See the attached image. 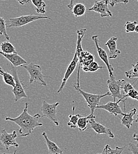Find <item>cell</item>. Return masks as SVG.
<instances>
[{"mask_svg": "<svg viewBox=\"0 0 138 154\" xmlns=\"http://www.w3.org/2000/svg\"><path fill=\"white\" fill-rule=\"evenodd\" d=\"M28 103L25 104V107L22 113L16 118L10 117H5V120L15 123L20 126L19 133L21 136H28L32 134L34 129L37 127H41L43 125L42 123H40L38 120L41 117L40 113L35 115H30L28 113Z\"/></svg>", "mask_w": 138, "mask_h": 154, "instance_id": "obj_1", "label": "cell"}, {"mask_svg": "<svg viewBox=\"0 0 138 154\" xmlns=\"http://www.w3.org/2000/svg\"><path fill=\"white\" fill-rule=\"evenodd\" d=\"M138 23L137 21H134L133 22L131 21H126L125 26L126 33H131L135 32L136 27L138 25Z\"/></svg>", "mask_w": 138, "mask_h": 154, "instance_id": "obj_27", "label": "cell"}, {"mask_svg": "<svg viewBox=\"0 0 138 154\" xmlns=\"http://www.w3.org/2000/svg\"><path fill=\"white\" fill-rule=\"evenodd\" d=\"M95 118H96V116L92 114H90L86 117L81 116L80 117L78 123V128L79 131L81 132L85 131L87 129V124L89 123V120L92 119H95Z\"/></svg>", "mask_w": 138, "mask_h": 154, "instance_id": "obj_18", "label": "cell"}, {"mask_svg": "<svg viewBox=\"0 0 138 154\" xmlns=\"http://www.w3.org/2000/svg\"><path fill=\"white\" fill-rule=\"evenodd\" d=\"M125 83L126 81L125 79L116 80L115 78H110L107 81L108 89L109 92L111 93V96L113 97L114 102H116V99L117 98L119 99L123 98L125 101L127 100L125 98L124 94L121 92V90H123V85Z\"/></svg>", "mask_w": 138, "mask_h": 154, "instance_id": "obj_6", "label": "cell"}, {"mask_svg": "<svg viewBox=\"0 0 138 154\" xmlns=\"http://www.w3.org/2000/svg\"><path fill=\"white\" fill-rule=\"evenodd\" d=\"M128 2H129V0H112L109 4L113 7L117 4L123 3L125 4H127Z\"/></svg>", "mask_w": 138, "mask_h": 154, "instance_id": "obj_32", "label": "cell"}, {"mask_svg": "<svg viewBox=\"0 0 138 154\" xmlns=\"http://www.w3.org/2000/svg\"><path fill=\"white\" fill-rule=\"evenodd\" d=\"M0 51L6 54H17V51L15 46L9 41L2 42L0 45Z\"/></svg>", "mask_w": 138, "mask_h": 154, "instance_id": "obj_19", "label": "cell"}, {"mask_svg": "<svg viewBox=\"0 0 138 154\" xmlns=\"http://www.w3.org/2000/svg\"><path fill=\"white\" fill-rule=\"evenodd\" d=\"M117 40L118 38L116 37L113 36L109 38L105 44L109 49V58L110 59H116L121 54V51L117 48Z\"/></svg>", "mask_w": 138, "mask_h": 154, "instance_id": "obj_14", "label": "cell"}, {"mask_svg": "<svg viewBox=\"0 0 138 154\" xmlns=\"http://www.w3.org/2000/svg\"><path fill=\"white\" fill-rule=\"evenodd\" d=\"M132 65V68L125 72V76L129 79L138 78V62L136 63H133Z\"/></svg>", "mask_w": 138, "mask_h": 154, "instance_id": "obj_24", "label": "cell"}, {"mask_svg": "<svg viewBox=\"0 0 138 154\" xmlns=\"http://www.w3.org/2000/svg\"><path fill=\"white\" fill-rule=\"evenodd\" d=\"M79 61V59L78 55V54L75 51L73 58L72 60L71 61V62L70 63L69 65L68 66V67L67 68V70L65 72L64 76L63 77V80H62V83H61V84L60 87L59 89L57 91V93H60L63 91V90L64 88L68 79H69L70 77L72 75V74H73V72L75 70V68H76V66H77V64H78Z\"/></svg>", "mask_w": 138, "mask_h": 154, "instance_id": "obj_12", "label": "cell"}, {"mask_svg": "<svg viewBox=\"0 0 138 154\" xmlns=\"http://www.w3.org/2000/svg\"><path fill=\"white\" fill-rule=\"evenodd\" d=\"M110 3V0H101L100 1H95L94 5L90 8L89 11H95L99 13L101 17H111L113 14L112 11L108 7V4Z\"/></svg>", "mask_w": 138, "mask_h": 154, "instance_id": "obj_10", "label": "cell"}, {"mask_svg": "<svg viewBox=\"0 0 138 154\" xmlns=\"http://www.w3.org/2000/svg\"><path fill=\"white\" fill-rule=\"evenodd\" d=\"M86 11V6L81 4V3H78L74 5L73 9L72 10V13L76 17H81L83 16Z\"/></svg>", "mask_w": 138, "mask_h": 154, "instance_id": "obj_21", "label": "cell"}, {"mask_svg": "<svg viewBox=\"0 0 138 154\" xmlns=\"http://www.w3.org/2000/svg\"><path fill=\"white\" fill-rule=\"evenodd\" d=\"M121 101L122 102H125L126 101L124 100L123 98L122 99H119L117 102H112V101H109L105 104L103 105H100L99 106L97 107L96 109H103L107 112H108L109 113L118 116L119 115H122V116L124 115V113L120 108V106L119 105V103Z\"/></svg>", "mask_w": 138, "mask_h": 154, "instance_id": "obj_11", "label": "cell"}, {"mask_svg": "<svg viewBox=\"0 0 138 154\" xmlns=\"http://www.w3.org/2000/svg\"><path fill=\"white\" fill-rule=\"evenodd\" d=\"M0 75H1V72H0Z\"/></svg>", "mask_w": 138, "mask_h": 154, "instance_id": "obj_40", "label": "cell"}, {"mask_svg": "<svg viewBox=\"0 0 138 154\" xmlns=\"http://www.w3.org/2000/svg\"><path fill=\"white\" fill-rule=\"evenodd\" d=\"M74 1H75V0H70V4H69V5H67V7H68L69 9L71 11L72 10L73 7V6H74Z\"/></svg>", "mask_w": 138, "mask_h": 154, "instance_id": "obj_34", "label": "cell"}, {"mask_svg": "<svg viewBox=\"0 0 138 154\" xmlns=\"http://www.w3.org/2000/svg\"><path fill=\"white\" fill-rule=\"evenodd\" d=\"M24 68L30 75V84L34 83L36 81H39L41 85L47 87V84L44 80V78H51V77L45 76L42 72V68L39 65L35 64L34 63H30L28 65H23L21 66Z\"/></svg>", "mask_w": 138, "mask_h": 154, "instance_id": "obj_3", "label": "cell"}, {"mask_svg": "<svg viewBox=\"0 0 138 154\" xmlns=\"http://www.w3.org/2000/svg\"><path fill=\"white\" fill-rule=\"evenodd\" d=\"M135 32H136L137 33H138V25H137V27H136V29H135Z\"/></svg>", "mask_w": 138, "mask_h": 154, "instance_id": "obj_38", "label": "cell"}, {"mask_svg": "<svg viewBox=\"0 0 138 154\" xmlns=\"http://www.w3.org/2000/svg\"><path fill=\"white\" fill-rule=\"evenodd\" d=\"M136 100H137V101H138V96H137V98H136Z\"/></svg>", "mask_w": 138, "mask_h": 154, "instance_id": "obj_39", "label": "cell"}, {"mask_svg": "<svg viewBox=\"0 0 138 154\" xmlns=\"http://www.w3.org/2000/svg\"><path fill=\"white\" fill-rule=\"evenodd\" d=\"M21 5H25L30 2V0H17Z\"/></svg>", "mask_w": 138, "mask_h": 154, "instance_id": "obj_33", "label": "cell"}, {"mask_svg": "<svg viewBox=\"0 0 138 154\" xmlns=\"http://www.w3.org/2000/svg\"></svg>", "mask_w": 138, "mask_h": 154, "instance_id": "obj_41", "label": "cell"}, {"mask_svg": "<svg viewBox=\"0 0 138 154\" xmlns=\"http://www.w3.org/2000/svg\"><path fill=\"white\" fill-rule=\"evenodd\" d=\"M89 123L90 125V128L98 134L107 135L110 138H114L115 135L112 131V129L106 128L105 126L100 124L95 120V119H90Z\"/></svg>", "mask_w": 138, "mask_h": 154, "instance_id": "obj_13", "label": "cell"}, {"mask_svg": "<svg viewBox=\"0 0 138 154\" xmlns=\"http://www.w3.org/2000/svg\"><path fill=\"white\" fill-rule=\"evenodd\" d=\"M133 139H134V140L137 141L138 144V134H137V133L134 134V135H133Z\"/></svg>", "mask_w": 138, "mask_h": 154, "instance_id": "obj_35", "label": "cell"}, {"mask_svg": "<svg viewBox=\"0 0 138 154\" xmlns=\"http://www.w3.org/2000/svg\"><path fill=\"white\" fill-rule=\"evenodd\" d=\"M17 150L16 149V150L14 152V153H13V154H7V153H4L3 154H17Z\"/></svg>", "mask_w": 138, "mask_h": 154, "instance_id": "obj_37", "label": "cell"}, {"mask_svg": "<svg viewBox=\"0 0 138 154\" xmlns=\"http://www.w3.org/2000/svg\"><path fill=\"white\" fill-rule=\"evenodd\" d=\"M128 150L130 151L132 154H138V144H135L130 142L128 144Z\"/></svg>", "mask_w": 138, "mask_h": 154, "instance_id": "obj_29", "label": "cell"}, {"mask_svg": "<svg viewBox=\"0 0 138 154\" xmlns=\"http://www.w3.org/2000/svg\"><path fill=\"white\" fill-rule=\"evenodd\" d=\"M59 104V102L49 104L46 101H44L41 107V112L43 113L41 117L50 119L57 126H59L60 123L57 117V107Z\"/></svg>", "mask_w": 138, "mask_h": 154, "instance_id": "obj_5", "label": "cell"}, {"mask_svg": "<svg viewBox=\"0 0 138 154\" xmlns=\"http://www.w3.org/2000/svg\"><path fill=\"white\" fill-rule=\"evenodd\" d=\"M0 54L6 58L10 62V63H11L16 68L17 66H22L27 63V61L21 57H20L17 53L12 54H6L0 51Z\"/></svg>", "mask_w": 138, "mask_h": 154, "instance_id": "obj_16", "label": "cell"}, {"mask_svg": "<svg viewBox=\"0 0 138 154\" xmlns=\"http://www.w3.org/2000/svg\"><path fill=\"white\" fill-rule=\"evenodd\" d=\"M7 65L10 69V71L15 79L16 86L13 88L12 92L14 95V101L17 102L22 98H27L28 96L26 94L24 88L22 86L19 77L17 74V68L14 66L11 63H7Z\"/></svg>", "mask_w": 138, "mask_h": 154, "instance_id": "obj_4", "label": "cell"}, {"mask_svg": "<svg viewBox=\"0 0 138 154\" xmlns=\"http://www.w3.org/2000/svg\"><path fill=\"white\" fill-rule=\"evenodd\" d=\"M40 19L51 20L48 16H40L34 14H30L27 16H22L19 17L11 18L9 20L10 24L8 27H20L24 26L28 23L33 22L34 21Z\"/></svg>", "mask_w": 138, "mask_h": 154, "instance_id": "obj_7", "label": "cell"}, {"mask_svg": "<svg viewBox=\"0 0 138 154\" xmlns=\"http://www.w3.org/2000/svg\"><path fill=\"white\" fill-rule=\"evenodd\" d=\"M17 133L16 131H14L11 134H8L6 130L4 129L1 132L0 142L7 151L11 146H14L17 148L19 146V143L16 141V139L17 137Z\"/></svg>", "mask_w": 138, "mask_h": 154, "instance_id": "obj_9", "label": "cell"}, {"mask_svg": "<svg viewBox=\"0 0 138 154\" xmlns=\"http://www.w3.org/2000/svg\"><path fill=\"white\" fill-rule=\"evenodd\" d=\"M0 151H1V149H0Z\"/></svg>", "mask_w": 138, "mask_h": 154, "instance_id": "obj_42", "label": "cell"}, {"mask_svg": "<svg viewBox=\"0 0 138 154\" xmlns=\"http://www.w3.org/2000/svg\"><path fill=\"white\" fill-rule=\"evenodd\" d=\"M135 89L134 85L131 84L130 82H126L124 84V86L123 87V94H124V97L128 93V92L132 90Z\"/></svg>", "mask_w": 138, "mask_h": 154, "instance_id": "obj_30", "label": "cell"}, {"mask_svg": "<svg viewBox=\"0 0 138 154\" xmlns=\"http://www.w3.org/2000/svg\"><path fill=\"white\" fill-rule=\"evenodd\" d=\"M0 72L1 74V75L2 76L3 81L4 82L5 84H6L8 85L11 86L13 88L16 86V81L13 75L4 71L2 68L1 67V66H0Z\"/></svg>", "mask_w": 138, "mask_h": 154, "instance_id": "obj_20", "label": "cell"}, {"mask_svg": "<svg viewBox=\"0 0 138 154\" xmlns=\"http://www.w3.org/2000/svg\"><path fill=\"white\" fill-rule=\"evenodd\" d=\"M32 4L36 8V12L40 14H45L46 13V7L47 6L44 0H31Z\"/></svg>", "mask_w": 138, "mask_h": 154, "instance_id": "obj_23", "label": "cell"}, {"mask_svg": "<svg viewBox=\"0 0 138 154\" xmlns=\"http://www.w3.org/2000/svg\"><path fill=\"white\" fill-rule=\"evenodd\" d=\"M42 135L43 136V137L46 140L47 146L48 147L49 154H63V151L56 145V143H55L54 142H53V141H51V140H50L48 139V136H47V134L45 132H43Z\"/></svg>", "mask_w": 138, "mask_h": 154, "instance_id": "obj_17", "label": "cell"}, {"mask_svg": "<svg viewBox=\"0 0 138 154\" xmlns=\"http://www.w3.org/2000/svg\"><path fill=\"white\" fill-rule=\"evenodd\" d=\"M92 38L93 40V42L96 45L99 58H100V59L105 63V65L107 67V69L109 71L110 78V79L115 78V76L114 74V68L109 62V58L108 57V55H107V52H106V51L104 50L100 46V43H99L100 42H99L98 35H94L92 37Z\"/></svg>", "mask_w": 138, "mask_h": 154, "instance_id": "obj_8", "label": "cell"}, {"mask_svg": "<svg viewBox=\"0 0 138 154\" xmlns=\"http://www.w3.org/2000/svg\"><path fill=\"white\" fill-rule=\"evenodd\" d=\"M138 91H137L135 89L132 90L128 92L127 94L125 96V98L126 100H128V98H131L132 99L136 100L137 96H138Z\"/></svg>", "mask_w": 138, "mask_h": 154, "instance_id": "obj_31", "label": "cell"}, {"mask_svg": "<svg viewBox=\"0 0 138 154\" xmlns=\"http://www.w3.org/2000/svg\"><path fill=\"white\" fill-rule=\"evenodd\" d=\"M101 68H104V66H100L96 62L93 61L89 66V72H94L99 70V69H101Z\"/></svg>", "mask_w": 138, "mask_h": 154, "instance_id": "obj_28", "label": "cell"}, {"mask_svg": "<svg viewBox=\"0 0 138 154\" xmlns=\"http://www.w3.org/2000/svg\"><path fill=\"white\" fill-rule=\"evenodd\" d=\"M124 109H125V113L123 116L122 118H120L121 119V123L123 126L126 127L128 129L131 128V127L133 125V123L134 121V116L137 113V109L136 108H134L131 110V112L129 113H127L126 112V107H125V102H124Z\"/></svg>", "mask_w": 138, "mask_h": 154, "instance_id": "obj_15", "label": "cell"}, {"mask_svg": "<svg viewBox=\"0 0 138 154\" xmlns=\"http://www.w3.org/2000/svg\"><path fill=\"white\" fill-rule=\"evenodd\" d=\"M128 145H126L125 146L122 147L116 146L115 149H112L109 145L107 144L104 146L101 154H122L123 151H124L125 148Z\"/></svg>", "mask_w": 138, "mask_h": 154, "instance_id": "obj_22", "label": "cell"}, {"mask_svg": "<svg viewBox=\"0 0 138 154\" xmlns=\"http://www.w3.org/2000/svg\"><path fill=\"white\" fill-rule=\"evenodd\" d=\"M137 1H138V0H137Z\"/></svg>", "mask_w": 138, "mask_h": 154, "instance_id": "obj_43", "label": "cell"}, {"mask_svg": "<svg viewBox=\"0 0 138 154\" xmlns=\"http://www.w3.org/2000/svg\"><path fill=\"white\" fill-rule=\"evenodd\" d=\"M74 88L85 99L86 103H87L88 107L91 110L90 114L92 115H94L95 109H96L98 106H100V101L102 98L105 97L111 96V93L109 91L104 94H95L84 91L83 90H81L80 86L78 85L77 84L74 85Z\"/></svg>", "mask_w": 138, "mask_h": 154, "instance_id": "obj_2", "label": "cell"}, {"mask_svg": "<svg viewBox=\"0 0 138 154\" xmlns=\"http://www.w3.org/2000/svg\"><path fill=\"white\" fill-rule=\"evenodd\" d=\"M81 115L77 114V115H70L69 117L70 119L69 122L67 123L68 126L70 127L71 128H76L78 127V123L79 121L80 117Z\"/></svg>", "mask_w": 138, "mask_h": 154, "instance_id": "obj_25", "label": "cell"}, {"mask_svg": "<svg viewBox=\"0 0 138 154\" xmlns=\"http://www.w3.org/2000/svg\"><path fill=\"white\" fill-rule=\"evenodd\" d=\"M135 122L138 123V113H137V117H136V119H135Z\"/></svg>", "mask_w": 138, "mask_h": 154, "instance_id": "obj_36", "label": "cell"}, {"mask_svg": "<svg viewBox=\"0 0 138 154\" xmlns=\"http://www.w3.org/2000/svg\"><path fill=\"white\" fill-rule=\"evenodd\" d=\"M6 21L0 17V35H4L7 41L10 40V37L7 32Z\"/></svg>", "mask_w": 138, "mask_h": 154, "instance_id": "obj_26", "label": "cell"}]
</instances>
